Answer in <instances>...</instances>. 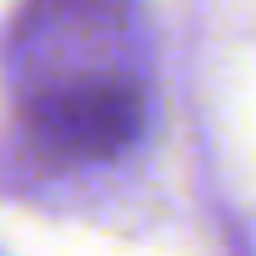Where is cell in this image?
Instances as JSON below:
<instances>
[{"label": "cell", "mask_w": 256, "mask_h": 256, "mask_svg": "<svg viewBox=\"0 0 256 256\" xmlns=\"http://www.w3.org/2000/svg\"><path fill=\"white\" fill-rule=\"evenodd\" d=\"M20 126L56 161H110L146 126V86L136 70H96L20 86Z\"/></svg>", "instance_id": "6da1fadb"}, {"label": "cell", "mask_w": 256, "mask_h": 256, "mask_svg": "<svg viewBox=\"0 0 256 256\" xmlns=\"http://www.w3.org/2000/svg\"><path fill=\"white\" fill-rule=\"evenodd\" d=\"M126 30H131L126 0H30L10 30L16 90L36 80L131 70Z\"/></svg>", "instance_id": "7a4b0ae2"}]
</instances>
